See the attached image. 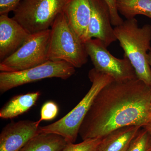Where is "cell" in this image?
I'll list each match as a JSON object with an SVG mask.
<instances>
[{
	"instance_id": "obj_23",
	"label": "cell",
	"mask_w": 151,
	"mask_h": 151,
	"mask_svg": "<svg viewBox=\"0 0 151 151\" xmlns=\"http://www.w3.org/2000/svg\"><path fill=\"white\" fill-rule=\"evenodd\" d=\"M147 59L149 65L151 68V50L149 52L148 54Z\"/></svg>"
},
{
	"instance_id": "obj_21",
	"label": "cell",
	"mask_w": 151,
	"mask_h": 151,
	"mask_svg": "<svg viewBox=\"0 0 151 151\" xmlns=\"http://www.w3.org/2000/svg\"><path fill=\"white\" fill-rule=\"evenodd\" d=\"M22 0H0V15L14 12Z\"/></svg>"
},
{
	"instance_id": "obj_11",
	"label": "cell",
	"mask_w": 151,
	"mask_h": 151,
	"mask_svg": "<svg viewBox=\"0 0 151 151\" xmlns=\"http://www.w3.org/2000/svg\"><path fill=\"white\" fill-rule=\"evenodd\" d=\"M29 35L13 18L8 15H0V61L17 51Z\"/></svg>"
},
{
	"instance_id": "obj_2",
	"label": "cell",
	"mask_w": 151,
	"mask_h": 151,
	"mask_svg": "<svg viewBox=\"0 0 151 151\" xmlns=\"http://www.w3.org/2000/svg\"><path fill=\"white\" fill-rule=\"evenodd\" d=\"M114 29L124 55L129 60L137 77L151 87V68L147 59L151 50V25L139 27L134 18L126 19Z\"/></svg>"
},
{
	"instance_id": "obj_12",
	"label": "cell",
	"mask_w": 151,
	"mask_h": 151,
	"mask_svg": "<svg viewBox=\"0 0 151 151\" xmlns=\"http://www.w3.org/2000/svg\"><path fill=\"white\" fill-rule=\"evenodd\" d=\"M64 12L70 26L82 39L86 33L91 17L90 0H70Z\"/></svg>"
},
{
	"instance_id": "obj_20",
	"label": "cell",
	"mask_w": 151,
	"mask_h": 151,
	"mask_svg": "<svg viewBox=\"0 0 151 151\" xmlns=\"http://www.w3.org/2000/svg\"><path fill=\"white\" fill-rule=\"evenodd\" d=\"M109 7L111 13V23L114 26L120 25L124 22L119 14L116 7V0H104Z\"/></svg>"
},
{
	"instance_id": "obj_4",
	"label": "cell",
	"mask_w": 151,
	"mask_h": 151,
	"mask_svg": "<svg viewBox=\"0 0 151 151\" xmlns=\"http://www.w3.org/2000/svg\"><path fill=\"white\" fill-rule=\"evenodd\" d=\"M50 29L49 60L65 61L75 68L86 64L85 44L70 26L64 12L57 17Z\"/></svg>"
},
{
	"instance_id": "obj_14",
	"label": "cell",
	"mask_w": 151,
	"mask_h": 151,
	"mask_svg": "<svg viewBox=\"0 0 151 151\" xmlns=\"http://www.w3.org/2000/svg\"><path fill=\"white\" fill-rule=\"evenodd\" d=\"M40 91L14 96L0 110V118L12 119L27 112L34 106L40 96Z\"/></svg>"
},
{
	"instance_id": "obj_19",
	"label": "cell",
	"mask_w": 151,
	"mask_h": 151,
	"mask_svg": "<svg viewBox=\"0 0 151 151\" xmlns=\"http://www.w3.org/2000/svg\"><path fill=\"white\" fill-rule=\"evenodd\" d=\"M59 112V108L56 103L52 101H49L44 103L40 111V118L38 121L40 124L43 121L53 120L57 116Z\"/></svg>"
},
{
	"instance_id": "obj_18",
	"label": "cell",
	"mask_w": 151,
	"mask_h": 151,
	"mask_svg": "<svg viewBox=\"0 0 151 151\" xmlns=\"http://www.w3.org/2000/svg\"><path fill=\"white\" fill-rule=\"evenodd\" d=\"M103 138L87 139L81 143H68L62 151H98Z\"/></svg>"
},
{
	"instance_id": "obj_25",
	"label": "cell",
	"mask_w": 151,
	"mask_h": 151,
	"mask_svg": "<svg viewBox=\"0 0 151 151\" xmlns=\"http://www.w3.org/2000/svg\"></svg>"
},
{
	"instance_id": "obj_16",
	"label": "cell",
	"mask_w": 151,
	"mask_h": 151,
	"mask_svg": "<svg viewBox=\"0 0 151 151\" xmlns=\"http://www.w3.org/2000/svg\"><path fill=\"white\" fill-rule=\"evenodd\" d=\"M119 13L127 19L143 15L151 19V0H116Z\"/></svg>"
},
{
	"instance_id": "obj_22",
	"label": "cell",
	"mask_w": 151,
	"mask_h": 151,
	"mask_svg": "<svg viewBox=\"0 0 151 151\" xmlns=\"http://www.w3.org/2000/svg\"><path fill=\"white\" fill-rule=\"evenodd\" d=\"M143 127L147 130L151 137V120L147 124H146L145 126Z\"/></svg>"
},
{
	"instance_id": "obj_5",
	"label": "cell",
	"mask_w": 151,
	"mask_h": 151,
	"mask_svg": "<svg viewBox=\"0 0 151 151\" xmlns=\"http://www.w3.org/2000/svg\"><path fill=\"white\" fill-rule=\"evenodd\" d=\"M70 0H22L13 18L31 34L49 29Z\"/></svg>"
},
{
	"instance_id": "obj_10",
	"label": "cell",
	"mask_w": 151,
	"mask_h": 151,
	"mask_svg": "<svg viewBox=\"0 0 151 151\" xmlns=\"http://www.w3.org/2000/svg\"><path fill=\"white\" fill-rule=\"evenodd\" d=\"M38 121L22 120L11 122L0 134V151H19L36 135L40 133Z\"/></svg>"
},
{
	"instance_id": "obj_3",
	"label": "cell",
	"mask_w": 151,
	"mask_h": 151,
	"mask_svg": "<svg viewBox=\"0 0 151 151\" xmlns=\"http://www.w3.org/2000/svg\"><path fill=\"white\" fill-rule=\"evenodd\" d=\"M88 76L92 86L78 105L58 121L40 127V133L57 134L65 138L68 143L75 142L81 124L97 94L105 85L114 80L110 76L99 72L94 68L89 70Z\"/></svg>"
},
{
	"instance_id": "obj_8",
	"label": "cell",
	"mask_w": 151,
	"mask_h": 151,
	"mask_svg": "<svg viewBox=\"0 0 151 151\" xmlns=\"http://www.w3.org/2000/svg\"><path fill=\"white\" fill-rule=\"evenodd\" d=\"M84 44L87 55L97 71L110 76L116 81L137 78L134 68L125 55L122 59L115 57L103 42L97 39H92Z\"/></svg>"
},
{
	"instance_id": "obj_13",
	"label": "cell",
	"mask_w": 151,
	"mask_h": 151,
	"mask_svg": "<svg viewBox=\"0 0 151 151\" xmlns=\"http://www.w3.org/2000/svg\"><path fill=\"white\" fill-rule=\"evenodd\" d=\"M142 127L126 126L113 130L103 138L98 151H126Z\"/></svg>"
},
{
	"instance_id": "obj_17",
	"label": "cell",
	"mask_w": 151,
	"mask_h": 151,
	"mask_svg": "<svg viewBox=\"0 0 151 151\" xmlns=\"http://www.w3.org/2000/svg\"><path fill=\"white\" fill-rule=\"evenodd\" d=\"M151 137L142 127L130 143L126 151H151Z\"/></svg>"
},
{
	"instance_id": "obj_6",
	"label": "cell",
	"mask_w": 151,
	"mask_h": 151,
	"mask_svg": "<svg viewBox=\"0 0 151 151\" xmlns=\"http://www.w3.org/2000/svg\"><path fill=\"white\" fill-rule=\"evenodd\" d=\"M50 29L29 35L19 48L0 62L1 72L22 71L49 60Z\"/></svg>"
},
{
	"instance_id": "obj_9",
	"label": "cell",
	"mask_w": 151,
	"mask_h": 151,
	"mask_svg": "<svg viewBox=\"0 0 151 151\" xmlns=\"http://www.w3.org/2000/svg\"><path fill=\"white\" fill-rule=\"evenodd\" d=\"M91 15L89 25L82 38L84 42L95 38L100 40L106 47L117 40L112 27L111 13L104 0H90Z\"/></svg>"
},
{
	"instance_id": "obj_7",
	"label": "cell",
	"mask_w": 151,
	"mask_h": 151,
	"mask_svg": "<svg viewBox=\"0 0 151 151\" xmlns=\"http://www.w3.org/2000/svg\"><path fill=\"white\" fill-rule=\"evenodd\" d=\"M75 68L63 60L47 62L22 71L0 73V93L4 94L17 86L47 78L66 80L75 73Z\"/></svg>"
},
{
	"instance_id": "obj_24",
	"label": "cell",
	"mask_w": 151,
	"mask_h": 151,
	"mask_svg": "<svg viewBox=\"0 0 151 151\" xmlns=\"http://www.w3.org/2000/svg\"><path fill=\"white\" fill-rule=\"evenodd\" d=\"M150 111L151 112V104H150Z\"/></svg>"
},
{
	"instance_id": "obj_15",
	"label": "cell",
	"mask_w": 151,
	"mask_h": 151,
	"mask_svg": "<svg viewBox=\"0 0 151 151\" xmlns=\"http://www.w3.org/2000/svg\"><path fill=\"white\" fill-rule=\"evenodd\" d=\"M68 144L60 135L42 132L32 138L19 151H62Z\"/></svg>"
},
{
	"instance_id": "obj_1",
	"label": "cell",
	"mask_w": 151,
	"mask_h": 151,
	"mask_svg": "<svg viewBox=\"0 0 151 151\" xmlns=\"http://www.w3.org/2000/svg\"><path fill=\"white\" fill-rule=\"evenodd\" d=\"M151 87L138 78L113 80L98 93L81 124L83 140L102 138L121 127H143L151 120Z\"/></svg>"
}]
</instances>
